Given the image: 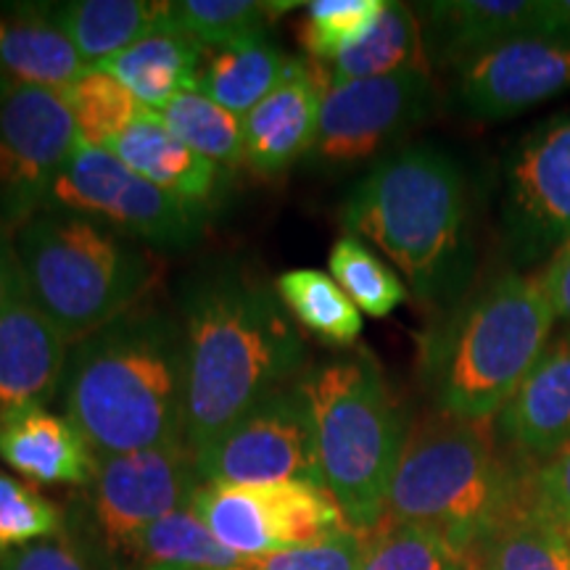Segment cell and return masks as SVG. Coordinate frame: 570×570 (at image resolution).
<instances>
[{
    "label": "cell",
    "mask_w": 570,
    "mask_h": 570,
    "mask_svg": "<svg viewBox=\"0 0 570 570\" xmlns=\"http://www.w3.org/2000/svg\"><path fill=\"white\" fill-rule=\"evenodd\" d=\"M331 88L323 63L298 56L288 75L244 122V164L256 175L275 177L309 156L315 146L320 109Z\"/></svg>",
    "instance_id": "obj_16"
},
{
    "label": "cell",
    "mask_w": 570,
    "mask_h": 570,
    "mask_svg": "<svg viewBox=\"0 0 570 570\" xmlns=\"http://www.w3.org/2000/svg\"><path fill=\"white\" fill-rule=\"evenodd\" d=\"M298 391L315 425L323 487L346 523L365 537L386 518L389 489L407 439L381 365L373 354L356 352L304 370Z\"/></svg>",
    "instance_id": "obj_6"
},
{
    "label": "cell",
    "mask_w": 570,
    "mask_h": 570,
    "mask_svg": "<svg viewBox=\"0 0 570 570\" xmlns=\"http://www.w3.org/2000/svg\"><path fill=\"white\" fill-rule=\"evenodd\" d=\"M420 19L425 53L444 63H468L525 35L560 32L552 0H444L420 6Z\"/></svg>",
    "instance_id": "obj_17"
},
{
    "label": "cell",
    "mask_w": 570,
    "mask_h": 570,
    "mask_svg": "<svg viewBox=\"0 0 570 570\" xmlns=\"http://www.w3.org/2000/svg\"><path fill=\"white\" fill-rule=\"evenodd\" d=\"M483 562L487 570H570V533L529 497L489 539Z\"/></svg>",
    "instance_id": "obj_29"
},
{
    "label": "cell",
    "mask_w": 570,
    "mask_h": 570,
    "mask_svg": "<svg viewBox=\"0 0 570 570\" xmlns=\"http://www.w3.org/2000/svg\"><path fill=\"white\" fill-rule=\"evenodd\" d=\"M185 444L198 452L294 386L304 338L281 296L244 267H219L185 296Z\"/></svg>",
    "instance_id": "obj_1"
},
{
    "label": "cell",
    "mask_w": 570,
    "mask_h": 570,
    "mask_svg": "<svg viewBox=\"0 0 570 570\" xmlns=\"http://www.w3.org/2000/svg\"><path fill=\"white\" fill-rule=\"evenodd\" d=\"M24 296H30V285H27L17 244L6 233V227L0 225V315Z\"/></svg>",
    "instance_id": "obj_41"
},
{
    "label": "cell",
    "mask_w": 570,
    "mask_h": 570,
    "mask_svg": "<svg viewBox=\"0 0 570 570\" xmlns=\"http://www.w3.org/2000/svg\"><path fill=\"white\" fill-rule=\"evenodd\" d=\"M106 151L196 214H204L223 190L225 169L185 146L151 109L119 132Z\"/></svg>",
    "instance_id": "obj_20"
},
{
    "label": "cell",
    "mask_w": 570,
    "mask_h": 570,
    "mask_svg": "<svg viewBox=\"0 0 570 570\" xmlns=\"http://www.w3.org/2000/svg\"><path fill=\"white\" fill-rule=\"evenodd\" d=\"M497 431L533 460H550L570 444V327L547 344L508 407L497 415Z\"/></svg>",
    "instance_id": "obj_19"
},
{
    "label": "cell",
    "mask_w": 570,
    "mask_h": 570,
    "mask_svg": "<svg viewBox=\"0 0 570 570\" xmlns=\"http://www.w3.org/2000/svg\"><path fill=\"white\" fill-rule=\"evenodd\" d=\"M552 304L539 273H499L468 294L423 341L436 410L491 423L550 344Z\"/></svg>",
    "instance_id": "obj_4"
},
{
    "label": "cell",
    "mask_w": 570,
    "mask_h": 570,
    "mask_svg": "<svg viewBox=\"0 0 570 570\" xmlns=\"http://www.w3.org/2000/svg\"><path fill=\"white\" fill-rule=\"evenodd\" d=\"M296 9V3H262V0H175L169 21L202 42L206 51L235 42L265 38L267 24L277 13Z\"/></svg>",
    "instance_id": "obj_31"
},
{
    "label": "cell",
    "mask_w": 570,
    "mask_h": 570,
    "mask_svg": "<svg viewBox=\"0 0 570 570\" xmlns=\"http://www.w3.org/2000/svg\"><path fill=\"white\" fill-rule=\"evenodd\" d=\"M275 291L296 323L323 344L352 346L362 336V312L323 269H288L277 275Z\"/></svg>",
    "instance_id": "obj_28"
},
{
    "label": "cell",
    "mask_w": 570,
    "mask_h": 570,
    "mask_svg": "<svg viewBox=\"0 0 570 570\" xmlns=\"http://www.w3.org/2000/svg\"><path fill=\"white\" fill-rule=\"evenodd\" d=\"M362 554L365 537L348 529L294 550L246 560V570H360Z\"/></svg>",
    "instance_id": "obj_37"
},
{
    "label": "cell",
    "mask_w": 570,
    "mask_h": 570,
    "mask_svg": "<svg viewBox=\"0 0 570 570\" xmlns=\"http://www.w3.org/2000/svg\"><path fill=\"white\" fill-rule=\"evenodd\" d=\"M323 67L331 77V85L428 69L423 24L410 6L386 0V9L381 11L375 24L336 61L323 63Z\"/></svg>",
    "instance_id": "obj_27"
},
{
    "label": "cell",
    "mask_w": 570,
    "mask_h": 570,
    "mask_svg": "<svg viewBox=\"0 0 570 570\" xmlns=\"http://www.w3.org/2000/svg\"><path fill=\"white\" fill-rule=\"evenodd\" d=\"M202 483L188 444L98 458L92 510L106 544L119 552L127 539L156 520L188 510Z\"/></svg>",
    "instance_id": "obj_13"
},
{
    "label": "cell",
    "mask_w": 570,
    "mask_h": 570,
    "mask_svg": "<svg viewBox=\"0 0 570 570\" xmlns=\"http://www.w3.org/2000/svg\"><path fill=\"white\" fill-rule=\"evenodd\" d=\"M204 483L225 487H277V483H317L315 425L298 381L277 391L252 412L235 420L223 436L196 452Z\"/></svg>",
    "instance_id": "obj_10"
},
{
    "label": "cell",
    "mask_w": 570,
    "mask_h": 570,
    "mask_svg": "<svg viewBox=\"0 0 570 570\" xmlns=\"http://www.w3.org/2000/svg\"><path fill=\"white\" fill-rule=\"evenodd\" d=\"M169 13L159 0H71L51 17L88 67L114 59L156 30Z\"/></svg>",
    "instance_id": "obj_24"
},
{
    "label": "cell",
    "mask_w": 570,
    "mask_h": 570,
    "mask_svg": "<svg viewBox=\"0 0 570 570\" xmlns=\"http://www.w3.org/2000/svg\"><path fill=\"white\" fill-rule=\"evenodd\" d=\"M327 265L331 277L344 288L356 309L370 317H389L396 306L407 302V283L352 233L341 235L333 244Z\"/></svg>",
    "instance_id": "obj_33"
},
{
    "label": "cell",
    "mask_w": 570,
    "mask_h": 570,
    "mask_svg": "<svg viewBox=\"0 0 570 570\" xmlns=\"http://www.w3.org/2000/svg\"><path fill=\"white\" fill-rule=\"evenodd\" d=\"M433 96L431 69L331 85L306 161L320 169H346L373 159L423 122Z\"/></svg>",
    "instance_id": "obj_11"
},
{
    "label": "cell",
    "mask_w": 570,
    "mask_h": 570,
    "mask_svg": "<svg viewBox=\"0 0 570 570\" xmlns=\"http://www.w3.org/2000/svg\"><path fill=\"white\" fill-rule=\"evenodd\" d=\"M190 510L227 550L246 560L348 531L336 499L317 483L225 487L202 483Z\"/></svg>",
    "instance_id": "obj_9"
},
{
    "label": "cell",
    "mask_w": 570,
    "mask_h": 570,
    "mask_svg": "<svg viewBox=\"0 0 570 570\" xmlns=\"http://www.w3.org/2000/svg\"><path fill=\"white\" fill-rule=\"evenodd\" d=\"M294 56H285L267 38L235 42L206 51L194 90L212 98L235 117H246L288 75Z\"/></svg>",
    "instance_id": "obj_25"
},
{
    "label": "cell",
    "mask_w": 570,
    "mask_h": 570,
    "mask_svg": "<svg viewBox=\"0 0 570 570\" xmlns=\"http://www.w3.org/2000/svg\"><path fill=\"white\" fill-rule=\"evenodd\" d=\"M360 570H475V562L436 531L383 518L365 533Z\"/></svg>",
    "instance_id": "obj_34"
},
{
    "label": "cell",
    "mask_w": 570,
    "mask_h": 570,
    "mask_svg": "<svg viewBox=\"0 0 570 570\" xmlns=\"http://www.w3.org/2000/svg\"><path fill=\"white\" fill-rule=\"evenodd\" d=\"M59 531V508L30 483L0 470V554L53 539Z\"/></svg>",
    "instance_id": "obj_36"
},
{
    "label": "cell",
    "mask_w": 570,
    "mask_h": 570,
    "mask_svg": "<svg viewBox=\"0 0 570 570\" xmlns=\"http://www.w3.org/2000/svg\"><path fill=\"white\" fill-rule=\"evenodd\" d=\"M0 460L35 483H88L98 458L80 428L46 407L0 415Z\"/></svg>",
    "instance_id": "obj_21"
},
{
    "label": "cell",
    "mask_w": 570,
    "mask_h": 570,
    "mask_svg": "<svg viewBox=\"0 0 570 570\" xmlns=\"http://www.w3.org/2000/svg\"><path fill=\"white\" fill-rule=\"evenodd\" d=\"M85 142L106 148L148 109L104 69L88 67L61 92Z\"/></svg>",
    "instance_id": "obj_32"
},
{
    "label": "cell",
    "mask_w": 570,
    "mask_h": 570,
    "mask_svg": "<svg viewBox=\"0 0 570 570\" xmlns=\"http://www.w3.org/2000/svg\"><path fill=\"white\" fill-rule=\"evenodd\" d=\"M161 122L204 159L223 169L244 164V122L198 90H183L156 111Z\"/></svg>",
    "instance_id": "obj_30"
},
{
    "label": "cell",
    "mask_w": 570,
    "mask_h": 570,
    "mask_svg": "<svg viewBox=\"0 0 570 570\" xmlns=\"http://www.w3.org/2000/svg\"><path fill=\"white\" fill-rule=\"evenodd\" d=\"M119 554L130 570H246V558L219 544L190 508L138 531Z\"/></svg>",
    "instance_id": "obj_26"
},
{
    "label": "cell",
    "mask_w": 570,
    "mask_h": 570,
    "mask_svg": "<svg viewBox=\"0 0 570 570\" xmlns=\"http://www.w3.org/2000/svg\"><path fill=\"white\" fill-rule=\"evenodd\" d=\"M17 252L35 304L71 346L135 309L154 281L132 238L80 214H35L19 225Z\"/></svg>",
    "instance_id": "obj_7"
},
{
    "label": "cell",
    "mask_w": 570,
    "mask_h": 570,
    "mask_svg": "<svg viewBox=\"0 0 570 570\" xmlns=\"http://www.w3.org/2000/svg\"><path fill=\"white\" fill-rule=\"evenodd\" d=\"M508 223L525 256H552L570 240V117L537 127L512 154Z\"/></svg>",
    "instance_id": "obj_15"
},
{
    "label": "cell",
    "mask_w": 570,
    "mask_h": 570,
    "mask_svg": "<svg viewBox=\"0 0 570 570\" xmlns=\"http://www.w3.org/2000/svg\"><path fill=\"white\" fill-rule=\"evenodd\" d=\"M80 140L61 92L0 80V212L27 223L46 209Z\"/></svg>",
    "instance_id": "obj_12"
},
{
    "label": "cell",
    "mask_w": 570,
    "mask_h": 570,
    "mask_svg": "<svg viewBox=\"0 0 570 570\" xmlns=\"http://www.w3.org/2000/svg\"><path fill=\"white\" fill-rule=\"evenodd\" d=\"M46 209L80 214L114 233L161 248H188L202 235V214L142 180L106 148L85 140L56 177Z\"/></svg>",
    "instance_id": "obj_8"
},
{
    "label": "cell",
    "mask_w": 570,
    "mask_h": 570,
    "mask_svg": "<svg viewBox=\"0 0 570 570\" xmlns=\"http://www.w3.org/2000/svg\"><path fill=\"white\" fill-rule=\"evenodd\" d=\"M206 48L167 19L114 59L98 63L151 111H161L177 92L194 90Z\"/></svg>",
    "instance_id": "obj_22"
},
{
    "label": "cell",
    "mask_w": 570,
    "mask_h": 570,
    "mask_svg": "<svg viewBox=\"0 0 570 570\" xmlns=\"http://www.w3.org/2000/svg\"><path fill=\"white\" fill-rule=\"evenodd\" d=\"M520 502L489 423L433 410L407 428L386 518L436 531L475 562Z\"/></svg>",
    "instance_id": "obj_5"
},
{
    "label": "cell",
    "mask_w": 570,
    "mask_h": 570,
    "mask_svg": "<svg viewBox=\"0 0 570 570\" xmlns=\"http://www.w3.org/2000/svg\"><path fill=\"white\" fill-rule=\"evenodd\" d=\"M539 281L550 298L554 320L570 325V240L550 256L547 267L539 273Z\"/></svg>",
    "instance_id": "obj_40"
},
{
    "label": "cell",
    "mask_w": 570,
    "mask_h": 570,
    "mask_svg": "<svg viewBox=\"0 0 570 570\" xmlns=\"http://www.w3.org/2000/svg\"><path fill=\"white\" fill-rule=\"evenodd\" d=\"M341 219L394 262L420 302L444 304L465 288V177L439 148L407 146L377 161L346 198Z\"/></svg>",
    "instance_id": "obj_3"
},
{
    "label": "cell",
    "mask_w": 570,
    "mask_h": 570,
    "mask_svg": "<svg viewBox=\"0 0 570 570\" xmlns=\"http://www.w3.org/2000/svg\"><path fill=\"white\" fill-rule=\"evenodd\" d=\"M554 3V17H558L560 32L570 35V0H552Z\"/></svg>",
    "instance_id": "obj_42"
},
{
    "label": "cell",
    "mask_w": 570,
    "mask_h": 570,
    "mask_svg": "<svg viewBox=\"0 0 570 570\" xmlns=\"http://www.w3.org/2000/svg\"><path fill=\"white\" fill-rule=\"evenodd\" d=\"M85 69L51 11H0V80L63 92Z\"/></svg>",
    "instance_id": "obj_23"
},
{
    "label": "cell",
    "mask_w": 570,
    "mask_h": 570,
    "mask_svg": "<svg viewBox=\"0 0 570 570\" xmlns=\"http://www.w3.org/2000/svg\"><path fill=\"white\" fill-rule=\"evenodd\" d=\"M63 415L96 458L185 444V333L135 309L71 346Z\"/></svg>",
    "instance_id": "obj_2"
},
{
    "label": "cell",
    "mask_w": 570,
    "mask_h": 570,
    "mask_svg": "<svg viewBox=\"0 0 570 570\" xmlns=\"http://www.w3.org/2000/svg\"><path fill=\"white\" fill-rule=\"evenodd\" d=\"M0 570H92L69 541L46 539L38 544L21 547L0 562Z\"/></svg>",
    "instance_id": "obj_39"
},
{
    "label": "cell",
    "mask_w": 570,
    "mask_h": 570,
    "mask_svg": "<svg viewBox=\"0 0 570 570\" xmlns=\"http://www.w3.org/2000/svg\"><path fill=\"white\" fill-rule=\"evenodd\" d=\"M71 344L32 296L0 315V415L46 407L63 386Z\"/></svg>",
    "instance_id": "obj_18"
},
{
    "label": "cell",
    "mask_w": 570,
    "mask_h": 570,
    "mask_svg": "<svg viewBox=\"0 0 570 570\" xmlns=\"http://www.w3.org/2000/svg\"><path fill=\"white\" fill-rule=\"evenodd\" d=\"M570 90V35H525L460 69L458 98L475 119H510Z\"/></svg>",
    "instance_id": "obj_14"
},
{
    "label": "cell",
    "mask_w": 570,
    "mask_h": 570,
    "mask_svg": "<svg viewBox=\"0 0 570 570\" xmlns=\"http://www.w3.org/2000/svg\"><path fill=\"white\" fill-rule=\"evenodd\" d=\"M386 0H312L304 6V19L298 27L306 59L317 63L336 61L348 46L365 35Z\"/></svg>",
    "instance_id": "obj_35"
},
{
    "label": "cell",
    "mask_w": 570,
    "mask_h": 570,
    "mask_svg": "<svg viewBox=\"0 0 570 570\" xmlns=\"http://www.w3.org/2000/svg\"><path fill=\"white\" fill-rule=\"evenodd\" d=\"M531 502L570 533V444L552 454L533 475Z\"/></svg>",
    "instance_id": "obj_38"
}]
</instances>
